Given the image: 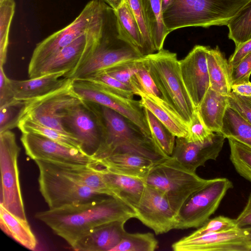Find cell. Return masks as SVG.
<instances>
[{
  "label": "cell",
  "instance_id": "obj_1",
  "mask_svg": "<svg viewBox=\"0 0 251 251\" xmlns=\"http://www.w3.org/2000/svg\"><path fill=\"white\" fill-rule=\"evenodd\" d=\"M35 217L63 238L72 248L94 228L136 217L134 210L121 200L104 195L79 203L37 212Z\"/></svg>",
  "mask_w": 251,
  "mask_h": 251
},
{
  "label": "cell",
  "instance_id": "obj_2",
  "mask_svg": "<svg viewBox=\"0 0 251 251\" xmlns=\"http://www.w3.org/2000/svg\"><path fill=\"white\" fill-rule=\"evenodd\" d=\"M250 0H172L163 11L169 34L189 27L227 25Z\"/></svg>",
  "mask_w": 251,
  "mask_h": 251
},
{
  "label": "cell",
  "instance_id": "obj_3",
  "mask_svg": "<svg viewBox=\"0 0 251 251\" xmlns=\"http://www.w3.org/2000/svg\"><path fill=\"white\" fill-rule=\"evenodd\" d=\"M100 107L106 132L102 143L92 155L96 160L118 153L137 154L155 162L168 158L157 147L151 137L134 123L108 107Z\"/></svg>",
  "mask_w": 251,
  "mask_h": 251
},
{
  "label": "cell",
  "instance_id": "obj_4",
  "mask_svg": "<svg viewBox=\"0 0 251 251\" xmlns=\"http://www.w3.org/2000/svg\"><path fill=\"white\" fill-rule=\"evenodd\" d=\"M143 59L164 100L188 125L197 109L183 83L176 54L163 49Z\"/></svg>",
  "mask_w": 251,
  "mask_h": 251
},
{
  "label": "cell",
  "instance_id": "obj_5",
  "mask_svg": "<svg viewBox=\"0 0 251 251\" xmlns=\"http://www.w3.org/2000/svg\"><path fill=\"white\" fill-rule=\"evenodd\" d=\"M142 55L121 33L114 10L108 5L98 44L86 62L69 78L80 79L137 61Z\"/></svg>",
  "mask_w": 251,
  "mask_h": 251
},
{
  "label": "cell",
  "instance_id": "obj_6",
  "mask_svg": "<svg viewBox=\"0 0 251 251\" xmlns=\"http://www.w3.org/2000/svg\"><path fill=\"white\" fill-rule=\"evenodd\" d=\"M208 181L171 156L155 163L145 179L165 196L176 215L188 199Z\"/></svg>",
  "mask_w": 251,
  "mask_h": 251
},
{
  "label": "cell",
  "instance_id": "obj_7",
  "mask_svg": "<svg viewBox=\"0 0 251 251\" xmlns=\"http://www.w3.org/2000/svg\"><path fill=\"white\" fill-rule=\"evenodd\" d=\"M107 6L101 0H90L72 22L38 43L30 60L28 73L101 22Z\"/></svg>",
  "mask_w": 251,
  "mask_h": 251
},
{
  "label": "cell",
  "instance_id": "obj_8",
  "mask_svg": "<svg viewBox=\"0 0 251 251\" xmlns=\"http://www.w3.org/2000/svg\"><path fill=\"white\" fill-rule=\"evenodd\" d=\"M34 161L39 172V190L49 209L84 202L104 196L68 177L50 162Z\"/></svg>",
  "mask_w": 251,
  "mask_h": 251
},
{
  "label": "cell",
  "instance_id": "obj_9",
  "mask_svg": "<svg viewBox=\"0 0 251 251\" xmlns=\"http://www.w3.org/2000/svg\"><path fill=\"white\" fill-rule=\"evenodd\" d=\"M105 13L102 20L96 25L28 73L29 78L61 72H67L65 77L68 78L74 74L89 59L97 47Z\"/></svg>",
  "mask_w": 251,
  "mask_h": 251
},
{
  "label": "cell",
  "instance_id": "obj_10",
  "mask_svg": "<svg viewBox=\"0 0 251 251\" xmlns=\"http://www.w3.org/2000/svg\"><path fill=\"white\" fill-rule=\"evenodd\" d=\"M64 125L81 143L84 151L93 155L102 143L106 127L100 105L83 100L62 113Z\"/></svg>",
  "mask_w": 251,
  "mask_h": 251
},
{
  "label": "cell",
  "instance_id": "obj_11",
  "mask_svg": "<svg viewBox=\"0 0 251 251\" xmlns=\"http://www.w3.org/2000/svg\"><path fill=\"white\" fill-rule=\"evenodd\" d=\"M233 187L226 178L209 179L201 189L192 195L176 215V229L198 228L218 209L227 191Z\"/></svg>",
  "mask_w": 251,
  "mask_h": 251
},
{
  "label": "cell",
  "instance_id": "obj_12",
  "mask_svg": "<svg viewBox=\"0 0 251 251\" xmlns=\"http://www.w3.org/2000/svg\"><path fill=\"white\" fill-rule=\"evenodd\" d=\"M20 151L14 132L9 130L0 133V205L26 220L17 163Z\"/></svg>",
  "mask_w": 251,
  "mask_h": 251
},
{
  "label": "cell",
  "instance_id": "obj_13",
  "mask_svg": "<svg viewBox=\"0 0 251 251\" xmlns=\"http://www.w3.org/2000/svg\"><path fill=\"white\" fill-rule=\"evenodd\" d=\"M82 100L74 90L72 79L68 83L52 92L25 101L20 120L30 119L49 127L71 134L64 125L62 113L66 109Z\"/></svg>",
  "mask_w": 251,
  "mask_h": 251
},
{
  "label": "cell",
  "instance_id": "obj_14",
  "mask_svg": "<svg viewBox=\"0 0 251 251\" xmlns=\"http://www.w3.org/2000/svg\"><path fill=\"white\" fill-rule=\"evenodd\" d=\"M72 84L75 92L83 100L97 103L117 112L151 137L144 108L140 100L123 97L100 84L83 79H73Z\"/></svg>",
  "mask_w": 251,
  "mask_h": 251
},
{
  "label": "cell",
  "instance_id": "obj_15",
  "mask_svg": "<svg viewBox=\"0 0 251 251\" xmlns=\"http://www.w3.org/2000/svg\"><path fill=\"white\" fill-rule=\"evenodd\" d=\"M174 251H251V227H235L196 237H183L172 245Z\"/></svg>",
  "mask_w": 251,
  "mask_h": 251
},
{
  "label": "cell",
  "instance_id": "obj_16",
  "mask_svg": "<svg viewBox=\"0 0 251 251\" xmlns=\"http://www.w3.org/2000/svg\"><path fill=\"white\" fill-rule=\"evenodd\" d=\"M21 141L25 154L33 160L75 165H86L96 162L92 155L83 151L67 147L37 133H22Z\"/></svg>",
  "mask_w": 251,
  "mask_h": 251
},
{
  "label": "cell",
  "instance_id": "obj_17",
  "mask_svg": "<svg viewBox=\"0 0 251 251\" xmlns=\"http://www.w3.org/2000/svg\"><path fill=\"white\" fill-rule=\"evenodd\" d=\"M134 211L135 218L156 235L175 229L176 214L169 201L161 192L147 184Z\"/></svg>",
  "mask_w": 251,
  "mask_h": 251
},
{
  "label": "cell",
  "instance_id": "obj_18",
  "mask_svg": "<svg viewBox=\"0 0 251 251\" xmlns=\"http://www.w3.org/2000/svg\"><path fill=\"white\" fill-rule=\"evenodd\" d=\"M209 48L196 45L179 60L183 83L196 109L210 88L206 57Z\"/></svg>",
  "mask_w": 251,
  "mask_h": 251
},
{
  "label": "cell",
  "instance_id": "obj_19",
  "mask_svg": "<svg viewBox=\"0 0 251 251\" xmlns=\"http://www.w3.org/2000/svg\"><path fill=\"white\" fill-rule=\"evenodd\" d=\"M225 139L222 134L216 132L211 139L204 142H189L185 137H176L171 157L188 170L196 172L207 161L217 159Z\"/></svg>",
  "mask_w": 251,
  "mask_h": 251
},
{
  "label": "cell",
  "instance_id": "obj_20",
  "mask_svg": "<svg viewBox=\"0 0 251 251\" xmlns=\"http://www.w3.org/2000/svg\"><path fill=\"white\" fill-rule=\"evenodd\" d=\"M66 74L67 72H61L27 80L10 79L14 98L27 101L46 95L71 81V79L65 77Z\"/></svg>",
  "mask_w": 251,
  "mask_h": 251
},
{
  "label": "cell",
  "instance_id": "obj_21",
  "mask_svg": "<svg viewBox=\"0 0 251 251\" xmlns=\"http://www.w3.org/2000/svg\"><path fill=\"white\" fill-rule=\"evenodd\" d=\"M126 222L116 221L97 226L77 241L72 248L77 251H111L126 232Z\"/></svg>",
  "mask_w": 251,
  "mask_h": 251
},
{
  "label": "cell",
  "instance_id": "obj_22",
  "mask_svg": "<svg viewBox=\"0 0 251 251\" xmlns=\"http://www.w3.org/2000/svg\"><path fill=\"white\" fill-rule=\"evenodd\" d=\"M155 162L142 155L118 153L96 160V164L113 172L145 181Z\"/></svg>",
  "mask_w": 251,
  "mask_h": 251
},
{
  "label": "cell",
  "instance_id": "obj_23",
  "mask_svg": "<svg viewBox=\"0 0 251 251\" xmlns=\"http://www.w3.org/2000/svg\"><path fill=\"white\" fill-rule=\"evenodd\" d=\"M96 165L100 169L113 193L134 210L140 201L146 186L145 181L111 171Z\"/></svg>",
  "mask_w": 251,
  "mask_h": 251
},
{
  "label": "cell",
  "instance_id": "obj_24",
  "mask_svg": "<svg viewBox=\"0 0 251 251\" xmlns=\"http://www.w3.org/2000/svg\"><path fill=\"white\" fill-rule=\"evenodd\" d=\"M134 92L135 95L140 97L141 105L149 110L176 137L187 136L188 125L164 100L153 97L139 90H135Z\"/></svg>",
  "mask_w": 251,
  "mask_h": 251
},
{
  "label": "cell",
  "instance_id": "obj_25",
  "mask_svg": "<svg viewBox=\"0 0 251 251\" xmlns=\"http://www.w3.org/2000/svg\"><path fill=\"white\" fill-rule=\"evenodd\" d=\"M52 163L61 173L94 192L113 197L105 178L95 163L86 165Z\"/></svg>",
  "mask_w": 251,
  "mask_h": 251
},
{
  "label": "cell",
  "instance_id": "obj_26",
  "mask_svg": "<svg viewBox=\"0 0 251 251\" xmlns=\"http://www.w3.org/2000/svg\"><path fill=\"white\" fill-rule=\"evenodd\" d=\"M228 106L227 96L209 88L197 109L209 129L213 132L221 133Z\"/></svg>",
  "mask_w": 251,
  "mask_h": 251
},
{
  "label": "cell",
  "instance_id": "obj_27",
  "mask_svg": "<svg viewBox=\"0 0 251 251\" xmlns=\"http://www.w3.org/2000/svg\"><path fill=\"white\" fill-rule=\"evenodd\" d=\"M206 57L210 88L228 96L232 91L228 61L218 46L214 49L209 47Z\"/></svg>",
  "mask_w": 251,
  "mask_h": 251
},
{
  "label": "cell",
  "instance_id": "obj_28",
  "mask_svg": "<svg viewBox=\"0 0 251 251\" xmlns=\"http://www.w3.org/2000/svg\"><path fill=\"white\" fill-rule=\"evenodd\" d=\"M0 226L1 230L25 248L34 250L37 239L26 220L21 218L0 205Z\"/></svg>",
  "mask_w": 251,
  "mask_h": 251
},
{
  "label": "cell",
  "instance_id": "obj_29",
  "mask_svg": "<svg viewBox=\"0 0 251 251\" xmlns=\"http://www.w3.org/2000/svg\"><path fill=\"white\" fill-rule=\"evenodd\" d=\"M140 0L151 39L156 51H159L169 34L163 21L161 0Z\"/></svg>",
  "mask_w": 251,
  "mask_h": 251
},
{
  "label": "cell",
  "instance_id": "obj_30",
  "mask_svg": "<svg viewBox=\"0 0 251 251\" xmlns=\"http://www.w3.org/2000/svg\"><path fill=\"white\" fill-rule=\"evenodd\" d=\"M114 12L121 33L142 55H147L145 43L139 26L126 1L124 0Z\"/></svg>",
  "mask_w": 251,
  "mask_h": 251
},
{
  "label": "cell",
  "instance_id": "obj_31",
  "mask_svg": "<svg viewBox=\"0 0 251 251\" xmlns=\"http://www.w3.org/2000/svg\"><path fill=\"white\" fill-rule=\"evenodd\" d=\"M17 127L22 133H37L67 147L83 151L81 142L73 134L65 133L49 127L30 119H21Z\"/></svg>",
  "mask_w": 251,
  "mask_h": 251
},
{
  "label": "cell",
  "instance_id": "obj_32",
  "mask_svg": "<svg viewBox=\"0 0 251 251\" xmlns=\"http://www.w3.org/2000/svg\"><path fill=\"white\" fill-rule=\"evenodd\" d=\"M221 133L251 148V125L228 106L223 119Z\"/></svg>",
  "mask_w": 251,
  "mask_h": 251
},
{
  "label": "cell",
  "instance_id": "obj_33",
  "mask_svg": "<svg viewBox=\"0 0 251 251\" xmlns=\"http://www.w3.org/2000/svg\"><path fill=\"white\" fill-rule=\"evenodd\" d=\"M228 38L235 48L251 39V0L230 20L226 25Z\"/></svg>",
  "mask_w": 251,
  "mask_h": 251
},
{
  "label": "cell",
  "instance_id": "obj_34",
  "mask_svg": "<svg viewBox=\"0 0 251 251\" xmlns=\"http://www.w3.org/2000/svg\"><path fill=\"white\" fill-rule=\"evenodd\" d=\"M144 111L154 143L165 156L171 157L176 137L149 110L144 108Z\"/></svg>",
  "mask_w": 251,
  "mask_h": 251
},
{
  "label": "cell",
  "instance_id": "obj_35",
  "mask_svg": "<svg viewBox=\"0 0 251 251\" xmlns=\"http://www.w3.org/2000/svg\"><path fill=\"white\" fill-rule=\"evenodd\" d=\"M158 242L151 232H126L120 242L111 251H154Z\"/></svg>",
  "mask_w": 251,
  "mask_h": 251
},
{
  "label": "cell",
  "instance_id": "obj_36",
  "mask_svg": "<svg viewBox=\"0 0 251 251\" xmlns=\"http://www.w3.org/2000/svg\"><path fill=\"white\" fill-rule=\"evenodd\" d=\"M230 160L237 172L251 182V148L232 138H228Z\"/></svg>",
  "mask_w": 251,
  "mask_h": 251
},
{
  "label": "cell",
  "instance_id": "obj_37",
  "mask_svg": "<svg viewBox=\"0 0 251 251\" xmlns=\"http://www.w3.org/2000/svg\"><path fill=\"white\" fill-rule=\"evenodd\" d=\"M14 0H5L0 4V66H4L7 60L9 33L15 13Z\"/></svg>",
  "mask_w": 251,
  "mask_h": 251
},
{
  "label": "cell",
  "instance_id": "obj_38",
  "mask_svg": "<svg viewBox=\"0 0 251 251\" xmlns=\"http://www.w3.org/2000/svg\"><path fill=\"white\" fill-rule=\"evenodd\" d=\"M25 101L16 100L0 107V133L18 127Z\"/></svg>",
  "mask_w": 251,
  "mask_h": 251
},
{
  "label": "cell",
  "instance_id": "obj_39",
  "mask_svg": "<svg viewBox=\"0 0 251 251\" xmlns=\"http://www.w3.org/2000/svg\"><path fill=\"white\" fill-rule=\"evenodd\" d=\"M80 79L100 84L129 99H133V96L135 95L131 87L120 82L104 72H99Z\"/></svg>",
  "mask_w": 251,
  "mask_h": 251
},
{
  "label": "cell",
  "instance_id": "obj_40",
  "mask_svg": "<svg viewBox=\"0 0 251 251\" xmlns=\"http://www.w3.org/2000/svg\"><path fill=\"white\" fill-rule=\"evenodd\" d=\"M238 226L236 219L219 216L209 219L202 226L187 235L189 238L196 237L203 234L222 231Z\"/></svg>",
  "mask_w": 251,
  "mask_h": 251
},
{
  "label": "cell",
  "instance_id": "obj_41",
  "mask_svg": "<svg viewBox=\"0 0 251 251\" xmlns=\"http://www.w3.org/2000/svg\"><path fill=\"white\" fill-rule=\"evenodd\" d=\"M188 128V133L185 138L189 142H204L211 139L215 134L205 126L197 109Z\"/></svg>",
  "mask_w": 251,
  "mask_h": 251
},
{
  "label": "cell",
  "instance_id": "obj_42",
  "mask_svg": "<svg viewBox=\"0 0 251 251\" xmlns=\"http://www.w3.org/2000/svg\"><path fill=\"white\" fill-rule=\"evenodd\" d=\"M127 3L139 26L143 39L144 40L147 55L153 53L156 51L152 41L149 32L144 12L140 0H125Z\"/></svg>",
  "mask_w": 251,
  "mask_h": 251
},
{
  "label": "cell",
  "instance_id": "obj_43",
  "mask_svg": "<svg viewBox=\"0 0 251 251\" xmlns=\"http://www.w3.org/2000/svg\"><path fill=\"white\" fill-rule=\"evenodd\" d=\"M143 57L137 61L115 67L102 72L131 87L132 78L142 66Z\"/></svg>",
  "mask_w": 251,
  "mask_h": 251
},
{
  "label": "cell",
  "instance_id": "obj_44",
  "mask_svg": "<svg viewBox=\"0 0 251 251\" xmlns=\"http://www.w3.org/2000/svg\"><path fill=\"white\" fill-rule=\"evenodd\" d=\"M227 100L228 106L251 125V97L242 96L231 91Z\"/></svg>",
  "mask_w": 251,
  "mask_h": 251
},
{
  "label": "cell",
  "instance_id": "obj_45",
  "mask_svg": "<svg viewBox=\"0 0 251 251\" xmlns=\"http://www.w3.org/2000/svg\"><path fill=\"white\" fill-rule=\"evenodd\" d=\"M251 75V52L244 57L230 71L231 85L250 81Z\"/></svg>",
  "mask_w": 251,
  "mask_h": 251
},
{
  "label": "cell",
  "instance_id": "obj_46",
  "mask_svg": "<svg viewBox=\"0 0 251 251\" xmlns=\"http://www.w3.org/2000/svg\"><path fill=\"white\" fill-rule=\"evenodd\" d=\"M16 100L10 86V79L6 75L3 66H0V107Z\"/></svg>",
  "mask_w": 251,
  "mask_h": 251
},
{
  "label": "cell",
  "instance_id": "obj_47",
  "mask_svg": "<svg viewBox=\"0 0 251 251\" xmlns=\"http://www.w3.org/2000/svg\"><path fill=\"white\" fill-rule=\"evenodd\" d=\"M251 52V39L235 48L234 51L229 57L228 62L230 69L234 68L247 55Z\"/></svg>",
  "mask_w": 251,
  "mask_h": 251
},
{
  "label": "cell",
  "instance_id": "obj_48",
  "mask_svg": "<svg viewBox=\"0 0 251 251\" xmlns=\"http://www.w3.org/2000/svg\"><path fill=\"white\" fill-rule=\"evenodd\" d=\"M238 227H243L251 226V193L243 211L236 219Z\"/></svg>",
  "mask_w": 251,
  "mask_h": 251
},
{
  "label": "cell",
  "instance_id": "obj_49",
  "mask_svg": "<svg viewBox=\"0 0 251 251\" xmlns=\"http://www.w3.org/2000/svg\"><path fill=\"white\" fill-rule=\"evenodd\" d=\"M232 91L242 96L251 97V82L237 83L231 85Z\"/></svg>",
  "mask_w": 251,
  "mask_h": 251
},
{
  "label": "cell",
  "instance_id": "obj_50",
  "mask_svg": "<svg viewBox=\"0 0 251 251\" xmlns=\"http://www.w3.org/2000/svg\"><path fill=\"white\" fill-rule=\"evenodd\" d=\"M114 10L117 9L124 0H101Z\"/></svg>",
  "mask_w": 251,
  "mask_h": 251
},
{
  "label": "cell",
  "instance_id": "obj_51",
  "mask_svg": "<svg viewBox=\"0 0 251 251\" xmlns=\"http://www.w3.org/2000/svg\"><path fill=\"white\" fill-rule=\"evenodd\" d=\"M172 0H161L163 11L168 6Z\"/></svg>",
  "mask_w": 251,
  "mask_h": 251
},
{
  "label": "cell",
  "instance_id": "obj_52",
  "mask_svg": "<svg viewBox=\"0 0 251 251\" xmlns=\"http://www.w3.org/2000/svg\"><path fill=\"white\" fill-rule=\"evenodd\" d=\"M5 0H0V4L2 3Z\"/></svg>",
  "mask_w": 251,
  "mask_h": 251
}]
</instances>
